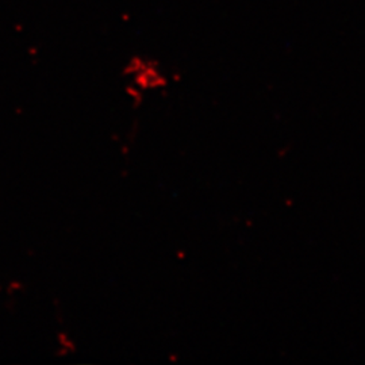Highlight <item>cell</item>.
<instances>
[{"instance_id":"6da1fadb","label":"cell","mask_w":365,"mask_h":365,"mask_svg":"<svg viewBox=\"0 0 365 365\" xmlns=\"http://www.w3.org/2000/svg\"><path fill=\"white\" fill-rule=\"evenodd\" d=\"M123 75L129 78L135 92L158 91L168 86V78L160 63L146 56H133L125 66Z\"/></svg>"}]
</instances>
